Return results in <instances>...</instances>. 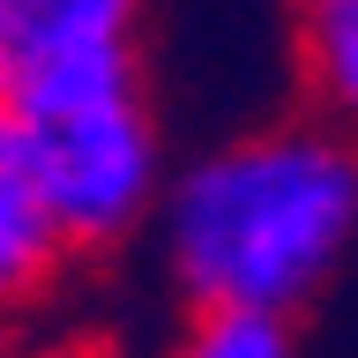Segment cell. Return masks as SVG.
<instances>
[{
    "label": "cell",
    "mask_w": 358,
    "mask_h": 358,
    "mask_svg": "<svg viewBox=\"0 0 358 358\" xmlns=\"http://www.w3.org/2000/svg\"><path fill=\"white\" fill-rule=\"evenodd\" d=\"M157 239L187 306L299 313L358 246V134L321 112L201 150L164 179Z\"/></svg>",
    "instance_id": "cell-1"
},
{
    "label": "cell",
    "mask_w": 358,
    "mask_h": 358,
    "mask_svg": "<svg viewBox=\"0 0 358 358\" xmlns=\"http://www.w3.org/2000/svg\"><path fill=\"white\" fill-rule=\"evenodd\" d=\"M38 194L60 224L67 254H97V246L134 239L164 201V127H157L150 90H105L83 105L15 120Z\"/></svg>",
    "instance_id": "cell-2"
},
{
    "label": "cell",
    "mask_w": 358,
    "mask_h": 358,
    "mask_svg": "<svg viewBox=\"0 0 358 358\" xmlns=\"http://www.w3.org/2000/svg\"><path fill=\"white\" fill-rule=\"evenodd\" d=\"M142 83V0H0V112L83 105Z\"/></svg>",
    "instance_id": "cell-3"
},
{
    "label": "cell",
    "mask_w": 358,
    "mask_h": 358,
    "mask_svg": "<svg viewBox=\"0 0 358 358\" xmlns=\"http://www.w3.org/2000/svg\"><path fill=\"white\" fill-rule=\"evenodd\" d=\"M67 262V239L52 209L38 194V172H30V150H22V127L0 112V313L30 306Z\"/></svg>",
    "instance_id": "cell-4"
},
{
    "label": "cell",
    "mask_w": 358,
    "mask_h": 358,
    "mask_svg": "<svg viewBox=\"0 0 358 358\" xmlns=\"http://www.w3.org/2000/svg\"><path fill=\"white\" fill-rule=\"evenodd\" d=\"M299 67L313 105L358 134V0H299Z\"/></svg>",
    "instance_id": "cell-5"
},
{
    "label": "cell",
    "mask_w": 358,
    "mask_h": 358,
    "mask_svg": "<svg viewBox=\"0 0 358 358\" xmlns=\"http://www.w3.org/2000/svg\"><path fill=\"white\" fill-rule=\"evenodd\" d=\"M164 358H299L291 313L268 306H194V321L172 336Z\"/></svg>",
    "instance_id": "cell-6"
}]
</instances>
